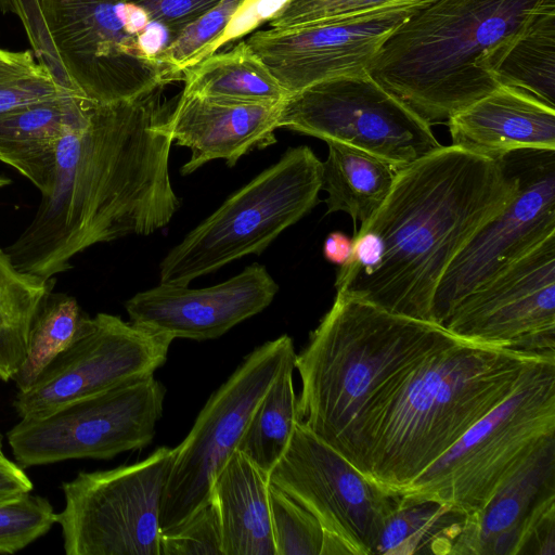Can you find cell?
Instances as JSON below:
<instances>
[{
	"label": "cell",
	"instance_id": "cell-1",
	"mask_svg": "<svg viewBox=\"0 0 555 555\" xmlns=\"http://www.w3.org/2000/svg\"><path fill=\"white\" fill-rule=\"evenodd\" d=\"M163 88L92 103L87 122L64 133L50 193L3 249L20 272L49 281L94 244L149 235L170 222L180 199L169 176L172 105Z\"/></svg>",
	"mask_w": 555,
	"mask_h": 555
},
{
	"label": "cell",
	"instance_id": "cell-2",
	"mask_svg": "<svg viewBox=\"0 0 555 555\" xmlns=\"http://www.w3.org/2000/svg\"><path fill=\"white\" fill-rule=\"evenodd\" d=\"M515 191L502 160L454 145L398 169L383 205L354 232L336 292L433 322L434 295L450 262Z\"/></svg>",
	"mask_w": 555,
	"mask_h": 555
},
{
	"label": "cell",
	"instance_id": "cell-3",
	"mask_svg": "<svg viewBox=\"0 0 555 555\" xmlns=\"http://www.w3.org/2000/svg\"><path fill=\"white\" fill-rule=\"evenodd\" d=\"M541 358L462 339L435 349L377 392L339 452L400 491L502 403Z\"/></svg>",
	"mask_w": 555,
	"mask_h": 555
},
{
	"label": "cell",
	"instance_id": "cell-4",
	"mask_svg": "<svg viewBox=\"0 0 555 555\" xmlns=\"http://www.w3.org/2000/svg\"><path fill=\"white\" fill-rule=\"evenodd\" d=\"M554 0H434L383 43L369 74L430 126L499 87L492 56Z\"/></svg>",
	"mask_w": 555,
	"mask_h": 555
},
{
	"label": "cell",
	"instance_id": "cell-5",
	"mask_svg": "<svg viewBox=\"0 0 555 555\" xmlns=\"http://www.w3.org/2000/svg\"><path fill=\"white\" fill-rule=\"evenodd\" d=\"M442 325L336 292L331 309L295 356L300 421L339 452L372 399L429 352L457 340Z\"/></svg>",
	"mask_w": 555,
	"mask_h": 555
},
{
	"label": "cell",
	"instance_id": "cell-6",
	"mask_svg": "<svg viewBox=\"0 0 555 555\" xmlns=\"http://www.w3.org/2000/svg\"><path fill=\"white\" fill-rule=\"evenodd\" d=\"M16 14L38 63L63 90L95 104L130 100L172 81L162 26L126 0H0Z\"/></svg>",
	"mask_w": 555,
	"mask_h": 555
},
{
	"label": "cell",
	"instance_id": "cell-7",
	"mask_svg": "<svg viewBox=\"0 0 555 555\" xmlns=\"http://www.w3.org/2000/svg\"><path fill=\"white\" fill-rule=\"evenodd\" d=\"M555 439V358L532 362L513 392L401 493L479 512L535 451Z\"/></svg>",
	"mask_w": 555,
	"mask_h": 555
},
{
	"label": "cell",
	"instance_id": "cell-8",
	"mask_svg": "<svg viewBox=\"0 0 555 555\" xmlns=\"http://www.w3.org/2000/svg\"><path fill=\"white\" fill-rule=\"evenodd\" d=\"M321 185L322 162L313 151L288 149L169 250L160 284L188 286L233 260L260 255L318 204Z\"/></svg>",
	"mask_w": 555,
	"mask_h": 555
},
{
	"label": "cell",
	"instance_id": "cell-9",
	"mask_svg": "<svg viewBox=\"0 0 555 555\" xmlns=\"http://www.w3.org/2000/svg\"><path fill=\"white\" fill-rule=\"evenodd\" d=\"M177 448H157L143 461L80 472L62 483L56 514L67 555H160V506Z\"/></svg>",
	"mask_w": 555,
	"mask_h": 555
},
{
	"label": "cell",
	"instance_id": "cell-10",
	"mask_svg": "<svg viewBox=\"0 0 555 555\" xmlns=\"http://www.w3.org/2000/svg\"><path fill=\"white\" fill-rule=\"evenodd\" d=\"M278 128L367 152L396 169L441 145L431 127L369 72L317 82L288 95Z\"/></svg>",
	"mask_w": 555,
	"mask_h": 555
},
{
	"label": "cell",
	"instance_id": "cell-11",
	"mask_svg": "<svg viewBox=\"0 0 555 555\" xmlns=\"http://www.w3.org/2000/svg\"><path fill=\"white\" fill-rule=\"evenodd\" d=\"M282 335L255 348L210 396L177 454L164 491L160 532L185 521L211 502L214 480L236 450L244 429L284 364L295 358Z\"/></svg>",
	"mask_w": 555,
	"mask_h": 555
},
{
	"label": "cell",
	"instance_id": "cell-12",
	"mask_svg": "<svg viewBox=\"0 0 555 555\" xmlns=\"http://www.w3.org/2000/svg\"><path fill=\"white\" fill-rule=\"evenodd\" d=\"M165 395L154 375L121 384L46 415L21 418L8 431V442L22 467L108 460L152 442Z\"/></svg>",
	"mask_w": 555,
	"mask_h": 555
},
{
	"label": "cell",
	"instance_id": "cell-13",
	"mask_svg": "<svg viewBox=\"0 0 555 555\" xmlns=\"http://www.w3.org/2000/svg\"><path fill=\"white\" fill-rule=\"evenodd\" d=\"M498 158L512 171L516 191L441 276L431 319L442 326L467 295L555 234V150L519 149Z\"/></svg>",
	"mask_w": 555,
	"mask_h": 555
},
{
	"label": "cell",
	"instance_id": "cell-14",
	"mask_svg": "<svg viewBox=\"0 0 555 555\" xmlns=\"http://www.w3.org/2000/svg\"><path fill=\"white\" fill-rule=\"evenodd\" d=\"M269 482L309 511L352 555H373L400 493L366 476L301 421Z\"/></svg>",
	"mask_w": 555,
	"mask_h": 555
},
{
	"label": "cell",
	"instance_id": "cell-15",
	"mask_svg": "<svg viewBox=\"0 0 555 555\" xmlns=\"http://www.w3.org/2000/svg\"><path fill=\"white\" fill-rule=\"evenodd\" d=\"M173 338L108 313L87 315L75 339L13 406L20 418L46 415L73 401L154 375Z\"/></svg>",
	"mask_w": 555,
	"mask_h": 555
},
{
	"label": "cell",
	"instance_id": "cell-16",
	"mask_svg": "<svg viewBox=\"0 0 555 555\" xmlns=\"http://www.w3.org/2000/svg\"><path fill=\"white\" fill-rule=\"evenodd\" d=\"M443 327L472 344L555 358V234L467 295Z\"/></svg>",
	"mask_w": 555,
	"mask_h": 555
},
{
	"label": "cell",
	"instance_id": "cell-17",
	"mask_svg": "<svg viewBox=\"0 0 555 555\" xmlns=\"http://www.w3.org/2000/svg\"><path fill=\"white\" fill-rule=\"evenodd\" d=\"M431 1L399 3L360 14L287 28L245 41L291 95L317 82L369 72L386 39Z\"/></svg>",
	"mask_w": 555,
	"mask_h": 555
},
{
	"label": "cell",
	"instance_id": "cell-18",
	"mask_svg": "<svg viewBox=\"0 0 555 555\" xmlns=\"http://www.w3.org/2000/svg\"><path fill=\"white\" fill-rule=\"evenodd\" d=\"M279 286L266 267L253 263L214 286L159 284L125 304L130 322L176 338H218L259 313L273 300Z\"/></svg>",
	"mask_w": 555,
	"mask_h": 555
},
{
	"label": "cell",
	"instance_id": "cell-19",
	"mask_svg": "<svg viewBox=\"0 0 555 555\" xmlns=\"http://www.w3.org/2000/svg\"><path fill=\"white\" fill-rule=\"evenodd\" d=\"M555 507V439L535 451L466 525L452 555H519L533 525Z\"/></svg>",
	"mask_w": 555,
	"mask_h": 555
},
{
	"label": "cell",
	"instance_id": "cell-20",
	"mask_svg": "<svg viewBox=\"0 0 555 555\" xmlns=\"http://www.w3.org/2000/svg\"><path fill=\"white\" fill-rule=\"evenodd\" d=\"M281 103L224 102L182 92L166 122L172 143L191 151L181 175L214 159L232 167L248 152L274 144Z\"/></svg>",
	"mask_w": 555,
	"mask_h": 555
},
{
	"label": "cell",
	"instance_id": "cell-21",
	"mask_svg": "<svg viewBox=\"0 0 555 555\" xmlns=\"http://www.w3.org/2000/svg\"><path fill=\"white\" fill-rule=\"evenodd\" d=\"M451 145L498 158L519 149L555 150V108L506 86L453 115Z\"/></svg>",
	"mask_w": 555,
	"mask_h": 555
},
{
	"label": "cell",
	"instance_id": "cell-22",
	"mask_svg": "<svg viewBox=\"0 0 555 555\" xmlns=\"http://www.w3.org/2000/svg\"><path fill=\"white\" fill-rule=\"evenodd\" d=\"M92 102L74 94L25 104L0 114V160L50 193L57 145L64 133L83 126Z\"/></svg>",
	"mask_w": 555,
	"mask_h": 555
},
{
	"label": "cell",
	"instance_id": "cell-23",
	"mask_svg": "<svg viewBox=\"0 0 555 555\" xmlns=\"http://www.w3.org/2000/svg\"><path fill=\"white\" fill-rule=\"evenodd\" d=\"M211 500L219 514L223 555H275L269 475L238 450L217 474Z\"/></svg>",
	"mask_w": 555,
	"mask_h": 555
},
{
	"label": "cell",
	"instance_id": "cell-24",
	"mask_svg": "<svg viewBox=\"0 0 555 555\" xmlns=\"http://www.w3.org/2000/svg\"><path fill=\"white\" fill-rule=\"evenodd\" d=\"M326 143L328 155L322 163L321 190L327 194V212H347L354 229L358 222L364 225L390 193L398 169L357 147Z\"/></svg>",
	"mask_w": 555,
	"mask_h": 555
},
{
	"label": "cell",
	"instance_id": "cell-25",
	"mask_svg": "<svg viewBox=\"0 0 555 555\" xmlns=\"http://www.w3.org/2000/svg\"><path fill=\"white\" fill-rule=\"evenodd\" d=\"M399 493L400 500L385 522L374 554L452 555L467 514L433 498Z\"/></svg>",
	"mask_w": 555,
	"mask_h": 555
},
{
	"label": "cell",
	"instance_id": "cell-26",
	"mask_svg": "<svg viewBox=\"0 0 555 555\" xmlns=\"http://www.w3.org/2000/svg\"><path fill=\"white\" fill-rule=\"evenodd\" d=\"M182 80L183 93L217 101L278 104L288 96L245 41L189 66Z\"/></svg>",
	"mask_w": 555,
	"mask_h": 555
},
{
	"label": "cell",
	"instance_id": "cell-27",
	"mask_svg": "<svg viewBox=\"0 0 555 555\" xmlns=\"http://www.w3.org/2000/svg\"><path fill=\"white\" fill-rule=\"evenodd\" d=\"M489 68L499 86L519 90L555 108V0L492 56Z\"/></svg>",
	"mask_w": 555,
	"mask_h": 555
},
{
	"label": "cell",
	"instance_id": "cell-28",
	"mask_svg": "<svg viewBox=\"0 0 555 555\" xmlns=\"http://www.w3.org/2000/svg\"><path fill=\"white\" fill-rule=\"evenodd\" d=\"M294 360L284 364L263 395L236 448L268 475L285 453L300 421L293 385Z\"/></svg>",
	"mask_w": 555,
	"mask_h": 555
},
{
	"label": "cell",
	"instance_id": "cell-29",
	"mask_svg": "<svg viewBox=\"0 0 555 555\" xmlns=\"http://www.w3.org/2000/svg\"><path fill=\"white\" fill-rule=\"evenodd\" d=\"M54 278L43 281L20 272L0 249V379L12 380L22 365L34 314Z\"/></svg>",
	"mask_w": 555,
	"mask_h": 555
},
{
	"label": "cell",
	"instance_id": "cell-30",
	"mask_svg": "<svg viewBox=\"0 0 555 555\" xmlns=\"http://www.w3.org/2000/svg\"><path fill=\"white\" fill-rule=\"evenodd\" d=\"M86 314L77 300L49 289L31 320L27 351L12 380L17 391H26L41 371L75 339Z\"/></svg>",
	"mask_w": 555,
	"mask_h": 555
},
{
	"label": "cell",
	"instance_id": "cell-31",
	"mask_svg": "<svg viewBox=\"0 0 555 555\" xmlns=\"http://www.w3.org/2000/svg\"><path fill=\"white\" fill-rule=\"evenodd\" d=\"M251 1L222 0L163 49L159 60L172 81L182 80L185 68L214 53L224 40L230 23Z\"/></svg>",
	"mask_w": 555,
	"mask_h": 555
},
{
	"label": "cell",
	"instance_id": "cell-32",
	"mask_svg": "<svg viewBox=\"0 0 555 555\" xmlns=\"http://www.w3.org/2000/svg\"><path fill=\"white\" fill-rule=\"evenodd\" d=\"M269 502L275 555H321L324 530L319 520L270 482Z\"/></svg>",
	"mask_w": 555,
	"mask_h": 555
},
{
	"label": "cell",
	"instance_id": "cell-33",
	"mask_svg": "<svg viewBox=\"0 0 555 555\" xmlns=\"http://www.w3.org/2000/svg\"><path fill=\"white\" fill-rule=\"evenodd\" d=\"M56 524L48 499L26 492L0 499V553L14 554L44 535Z\"/></svg>",
	"mask_w": 555,
	"mask_h": 555
},
{
	"label": "cell",
	"instance_id": "cell-34",
	"mask_svg": "<svg viewBox=\"0 0 555 555\" xmlns=\"http://www.w3.org/2000/svg\"><path fill=\"white\" fill-rule=\"evenodd\" d=\"M217 506L211 500L177 527L160 532V555H223Z\"/></svg>",
	"mask_w": 555,
	"mask_h": 555
},
{
	"label": "cell",
	"instance_id": "cell-35",
	"mask_svg": "<svg viewBox=\"0 0 555 555\" xmlns=\"http://www.w3.org/2000/svg\"><path fill=\"white\" fill-rule=\"evenodd\" d=\"M434 0H284L270 16L271 28H287L360 14L389 5Z\"/></svg>",
	"mask_w": 555,
	"mask_h": 555
},
{
	"label": "cell",
	"instance_id": "cell-36",
	"mask_svg": "<svg viewBox=\"0 0 555 555\" xmlns=\"http://www.w3.org/2000/svg\"><path fill=\"white\" fill-rule=\"evenodd\" d=\"M143 9L150 20L162 26L170 41L222 0H126Z\"/></svg>",
	"mask_w": 555,
	"mask_h": 555
},
{
	"label": "cell",
	"instance_id": "cell-37",
	"mask_svg": "<svg viewBox=\"0 0 555 555\" xmlns=\"http://www.w3.org/2000/svg\"><path fill=\"white\" fill-rule=\"evenodd\" d=\"M69 93L47 72L0 81V114L15 107Z\"/></svg>",
	"mask_w": 555,
	"mask_h": 555
},
{
	"label": "cell",
	"instance_id": "cell-38",
	"mask_svg": "<svg viewBox=\"0 0 555 555\" xmlns=\"http://www.w3.org/2000/svg\"><path fill=\"white\" fill-rule=\"evenodd\" d=\"M46 72L35 62L30 51L12 52L0 49V81Z\"/></svg>",
	"mask_w": 555,
	"mask_h": 555
},
{
	"label": "cell",
	"instance_id": "cell-39",
	"mask_svg": "<svg viewBox=\"0 0 555 555\" xmlns=\"http://www.w3.org/2000/svg\"><path fill=\"white\" fill-rule=\"evenodd\" d=\"M33 490V482L21 465L0 454V499L20 495Z\"/></svg>",
	"mask_w": 555,
	"mask_h": 555
},
{
	"label": "cell",
	"instance_id": "cell-40",
	"mask_svg": "<svg viewBox=\"0 0 555 555\" xmlns=\"http://www.w3.org/2000/svg\"><path fill=\"white\" fill-rule=\"evenodd\" d=\"M353 238L341 232L330 233L323 244L324 258L339 267L345 264L352 253Z\"/></svg>",
	"mask_w": 555,
	"mask_h": 555
},
{
	"label": "cell",
	"instance_id": "cell-41",
	"mask_svg": "<svg viewBox=\"0 0 555 555\" xmlns=\"http://www.w3.org/2000/svg\"><path fill=\"white\" fill-rule=\"evenodd\" d=\"M11 183V180L8 179L7 177L4 176H0V189L9 185Z\"/></svg>",
	"mask_w": 555,
	"mask_h": 555
},
{
	"label": "cell",
	"instance_id": "cell-42",
	"mask_svg": "<svg viewBox=\"0 0 555 555\" xmlns=\"http://www.w3.org/2000/svg\"><path fill=\"white\" fill-rule=\"evenodd\" d=\"M2 453H3V452H2V447H1V442H0V454H2Z\"/></svg>",
	"mask_w": 555,
	"mask_h": 555
}]
</instances>
